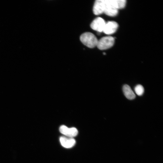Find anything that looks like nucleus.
I'll return each instance as SVG.
<instances>
[{
    "label": "nucleus",
    "mask_w": 163,
    "mask_h": 163,
    "mask_svg": "<svg viewBox=\"0 0 163 163\" xmlns=\"http://www.w3.org/2000/svg\"><path fill=\"white\" fill-rule=\"evenodd\" d=\"M123 90L124 95L128 99L133 100L135 98V94L130 87L127 85L123 86Z\"/></svg>",
    "instance_id": "1a4fd4ad"
},
{
    "label": "nucleus",
    "mask_w": 163,
    "mask_h": 163,
    "mask_svg": "<svg viewBox=\"0 0 163 163\" xmlns=\"http://www.w3.org/2000/svg\"><path fill=\"white\" fill-rule=\"evenodd\" d=\"M114 42V38L111 36L103 37L98 41L97 46L100 50L107 49L111 47Z\"/></svg>",
    "instance_id": "f03ea898"
},
{
    "label": "nucleus",
    "mask_w": 163,
    "mask_h": 163,
    "mask_svg": "<svg viewBox=\"0 0 163 163\" xmlns=\"http://www.w3.org/2000/svg\"><path fill=\"white\" fill-rule=\"evenodd\" d=\"M80 40L84 45L90 48L96 46L98 41L96 36L90 32H85L82 34Z\"/></svg>",
    "instance_id": "f257e3e1"
},
{
    "label": "nucleus",
    "mask_w": 163,
    "mask_h": 163,
    "mask_svg": "<svg viewBox=\"0 0 163 163\" xmlns=\"http://www.w3.org/2000/svg\"><path fill=\"white\" fill-rule=\"evenodd\" d=\"M103 54H104V55H106V53H103Z\"/></svg>",
    "instance_id": "f8f14e48"
},
{
    "label": "nucleus",
    "mask_w": 163,
    "mask_h": 163,
    "mask_svg": "<svg viewBox=\"0 0 163 163\" xmlns=\"http://www.w3.org/2000/svg\"><path fill=\"white\" fill-rule=\"evenodd\" d=\"M59 140L61 145L66 148L72 147L76 143L75 140L73 138L66 136L60 137Z\"/></svg>",
    "instance_id": "0eeeda50"
},
{
    "label": "nucleus",
    "mask_w": 163,
    "mask_h": 163,
    "mask_svg": "<svg viewBox=\"0 0 163 163\" xmlns=\"http://www.w3.org/2000/svg\"><path fill=\"white\" fill-rule=\"evenodd\" d=\"M105 7L104 0H97L94 3L93 11L96 15H99L104 12Z\"/></svg>",
    "instance_id": "423d86ee"
},
{
    "label": "nucleus",
    "mask_w": 163,
    "mask_h": 163,
    "mask_svg": "<svg viewBox=\"0 0 163 163\" xmlns=\"http://www.w3.org/2000/svg\"><path fill=\"white\" fill-rule=\"evenodd\" d=\"M118 25L114 21H109L106 23L103 31L107 34H111L114 33L117 30Z\"/></svg>",
    "instance_id": "39448f33"
},
{
    "label": "nucleus",
    "mask_w": 163,
    "mask_h": 163,
    "mask_svg": "<svg viewBox=\"0 0 163 163\" xmlns=\"http://www.w3.org/2000/svg\"><path fill=\"white\" fill-rule=\"evenodd\" d=\"M109 3L117 9L124 8L126 4L125 0H108Z\"/></svg>",
    "instance_id": "9d476101"
},
{
    "label": "nucleus",
    "mask_w": 163,
    "mask_h": 163,
    "mask_svg": "<svg viewBox=\"0 0 163 163\" xmlns=\"http://www.w3.org/2000/svg\"><path fill=\"white\" fill-rule=\"evenodd\" d=\"M105 24L106 22L102 18L97 17L93 21L90 26L92 29L100 33L103 31Z\"/></svg>",
    "instance_id": "7ed1b4c3"
},
{
    "label": "nucleus",
    "mask_w": 163,
    "mask_h": 163,
    "mask_svg": "<svg viewBox=\"0 0 163 163\" xmlns=\"http://www.w3.org/2000/svg\"><path fill=\"white\" fill-rule=\"evenodd\" d=\"M105 7L104 12L106 15L110 16H114L117 15L118 9L111 5L108 0H104Z\"/></svg>",
    "instance_id": "6e6552de"
},
{
    "label": "nucleus",
    "mask_w": 163,
    "mask_h": 163,
    "mask_svg": "<svg viewBox=\"0 0 163 163\" xmlns=\"http://www.w3.org/2000/svg\"><path fill=\"white\" fill-rule=\"evenodd\" d=\"M136 93L138 96H141L144 92V88L141 85H136L134 88Z\"/></svg>",
    "instance_id": "9b49d317"
},
{
    "label": "nucleus",
    "mask_w": 163,
    "mask_h": 163,
    "mask_svg": "<svg viewBox=\"0 0 163 163\" xmlns=\"http://www.w3.org/2000/svg\"><path fill=\"white\" fill-rule=\"evenodd\" d=\"M60 132L65 136L73 138L78 134V132L75 127L69 128L65 125L61 126L59 129Z\"/></svg>",
    "instance_id": "20e7f679"
}]
</instances>
